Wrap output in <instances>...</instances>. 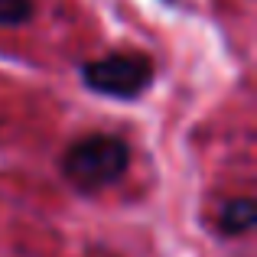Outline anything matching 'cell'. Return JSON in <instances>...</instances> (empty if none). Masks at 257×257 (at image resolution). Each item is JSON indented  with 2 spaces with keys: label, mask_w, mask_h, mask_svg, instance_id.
Listing matches in <instances>:
<instances>
[{
  "label": "cell",
  "mask_w": 257,
  "mask_h": 257,
  "mask_svg": "<svg viewBox=\"0 0 257 257\" xmlns=\"http://www.w3.org/2000/svg\"><path fill=\"white\" fill-rule=\"evenodd\" d=\"M257 221V205L251 195H241V199H231L221 205L218 212V231L225 238H238V234H247Z\"/></svg>",
  "instance_id": "3"
},
{
  "label": "cell",
  "mask_w": 257,
  "mask_h": 257,
  "mask_svg": "<svg viewBox=\"0 0 257 257\" xmlns=\"http://www.w3.org/2000/svg\"><path fill=\"white\" fill-rule=\"evenodd\" d=\"M131 166V150L114 134H88L78 137L62 157V173L78 192H98L114 186Z\"/></svg>",
  "instance_id": "1"
},
{
  "label": "cell",
  "mask_w": 257,
  "mask_h": 257,
  "mask_svg": "<svg viewBox=\"0 0 257 257\" xmlns=\"http://www.w3.org/2000/svg\"><path fill=\"white\" fill-rule=\"evenodd\" d=\"M82 82L91 91L104 94V98H117V101H134L150 88L153 82V62L144 52H111L101 56L94 62L82 65Z\"/></svg>",
  "instance_id": "2"
},
{
  "label": "cell",
  "mask_w": 257,
  "mask_h": 257,
  "mask_svg": "<svg viewBox=\"0 0 257 257\" xmlns=\"http://www.w3.org/2000/svg\"><path fill=\"white\" fill-rule=\"evenodd\" d=\"M33 13H36L33 0H0V26H7V30L30 23Z\"/></svg>",
  "instance_id": "4"
}]
</instances>
